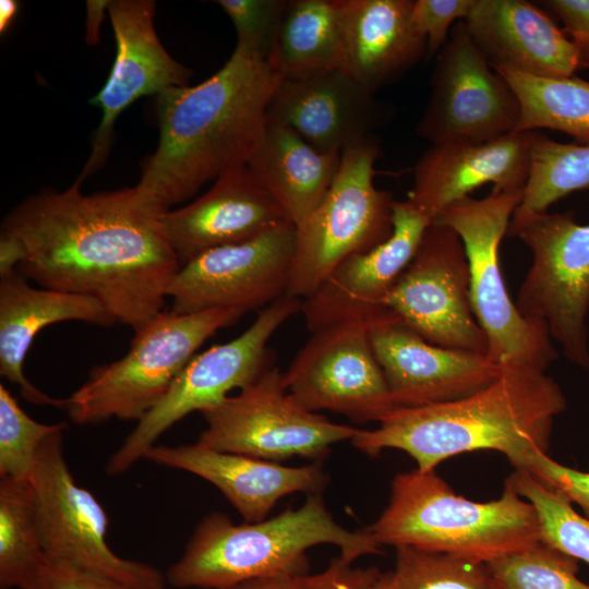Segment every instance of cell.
I'll use <instances>...</instances> for the list:
<instances>
[{"mask_svg": "<svg viewBox=\"0 0 589 589\" xmlns=\"http://www.w3.org/2000/svg\"><path fill=\"white\" fill-rule=\"evenodd\" d=\"M81 183L24 200L1 233L17 243L27 279L95 298L136 333L163 312L180 268L161 229L165 212L136 187L83 194Z\"/></svg>", "mask_w": 589, "mask_h": 589, "instance_id": "6da1fadb", "label": "cell"}, {"mask_svg": "<svg viewBox=\"0 0 589 589\" xmlns=\"http://www.w3.org/2000/svg\"><path fill=\"white\" fill-rule=\"evenodd\" d=\"M280 79L267 60L236 46L204 82L158 94L159 141L135 187L167 212L206 182L245 165L264 132Z\"/></svg>", "mask_w": 589, "mask_h": 589, "instance_id": "7a4b0ae2", "label": "cell"}, {"mask_svg": "<svg viewBox=\"0 0 589 589\" xmlns=\"http://www.w3.org/2000/svg\"><path fill=\"white\" fill-rule=\"evenodd\" d=\"M501 365L484 388L452 401L396 408L376 429H360L351 444L371 457L388 448L402 450L423 472L476 450L500 452L515 469L533 453L548 454L554 418L567 408L562 388L545 371Z\"/></svg>", "mask_w": 589, "mask_h": 589, "instance_id": "3957f363", "label": "cell"}, {"mask_svg": "<svg viewBox=\"0 0 589 589\" xmlns=\"http://www.w3.org/2000/svg\"><path fill=\"white\" fill-rule=\"evenodd\" d=\"M334 544L339 557L381 553L370 531L338 525L318 494L308 495L299 508L257 522L233 524L214 512L196 525L181 557L166 573L173 588L226 589L266 577L305 574V552L317 544Z\"/></svg>", "mask_w": 589, "mask_h": 589, "instance_id": "277c9868", "label": "cell"}, {"mask_svg": "<svg viewBox=\"0 0 589 589\" xmlns=\"http://www.w3.org/2000/svg\"><path fill=\"white\" fill-rule=\"evenodd\" d=\"M374 540L488 564L541 542L531 503L508 479L502 495L474 502L456 494L435 470L398 473L389 502L366 528Z\"/></svg>", "mask_w": 589, "mask_h": 589, "instance_id": "5b68a950", "label": "cell"}, {"mask_svg": "<svg viewBox=\"0 0 589 589\" xmlns=\"http://www.w3.org/2000/svg\"><path fill=\"white\" fill-rule=\"evenodd\" d=\"M241 316L227 309L160 312L134 333L125 356L89 371L86 381L65 398L64 410L81 425L112 418L139 422L165 397L200 346Z\"/></svg>", "mask_w": 589, "mask_h": 589, "instance_id": "8992f818", "label": "cell"}, {"mask_svg": "<svg viewBox=\"0 0 589 589\" xmlns=\"http://www.w3.org/2000/svg\"><path fill=\"white\" fill-rule=\"evenodd\" d=\"M524 191L492 188L482 199L464 197L444 209L434 223L459 236L470 274V299L488 339V358L542 371L557 358L544 325L524 317L510 299L501 271L500 245Z\"/></svg>", "mask_w": 589, "mask_h": 589, "instance_id": "52a82bcc", "label": "cell"}, {"mask_svg": "<svg viewBox=\"0 0 589 589\" xmlns=\"http://www.w3.org/2000/svg\"><path fill=\"white\" fill-rule=\"evenodd\" d=\"M380 155L372 136L341 152L325 197L296 228L287 296L309 298L344 261L374 249L392 235L395 200L374 184Z\"/></svg>", "mask_w": 589, "mask_h": 589, "instance_id": "ba28073f", "label": "cell"}, {"mask_svg": "<svg viewBox=\"0 0 589 589\" xmlns=\"http://www.w3.org/2000/svg\"><path fill=\"white\" fill-rule=\"evenodd\" d=\"M532 254L516 306L544 325L573 364L589 371V224L573 213H533L516 208L507 230Z\"/></svg>", "mask_w": 589, "mask_h": 589, "instance_id": "9c48e42d", "label": "cell"}, {"mask_svg": "<svg viewBox=\"0 0 589 589\" xmlns=\"http://www.w3.org/2000/svg\"><path fill=\"white\" fill-rule=\"evenodd\" d=\"M302 300L285 296L259 312L235 339L195 354L165 397L144 417L109 457L106 472L118 476L145 458L149 448L175 423L194 411L201 413L243 389L267 369V345L277 329L301 311Z\"/></svg>", "mask_w": 589, "mask_h": 589, "instance_id": "30bf717a", "label": "cell"}, {"mask_svg": "<svg viewBox=\"0 0 589 589\" xmlns=\"http://www.w3.org/2000/svg\"><path fill=\"white\" fill-rule=\"evenodd\" d=\"M63 432L49 435L29 478L45 555L135 589H166L156 567L117 555L106 542L108 517L94 494L79 485L63 452Z\"/></svg>", "mask_w": 589, "mask_h": 589, "instance_id": "8fae6325", "label": "cell"}, {"mask_svg": "<svg viewBox=\"0 0 589 589\" xmlns=\"http://www.w3.org/2000/svg\"><path fill=\"white\" fill-rule=\"evenodd\" d=\"M202 416L206 429L199 444L276 462L296 456L320 460L332 445L351 440L360 430L303 408L273 365L239 394L228 396Z\"/></svg>", "mask_w": 589, "mask_h": 589, "instance_id": "7c38bea8", "label": "cell"}, {"mask_svg": "<svg viewBox=\"0 0 589 589\" xmlns=\"http://www.w3.org/2000/svg\"><path fill=\"white\" fill-rule=\"evenodd\" d=\"M519 101L472 40L465 21L435 56L431 91L416 125L432 145L482 143L515 132Z\"/></svg>", "mask_w": 589, "mask_h": 589, "instance_id": "4fadbf2b", "label": "cell"}, {"mask_svg": "<svg viewBox=\"0 0 589 589\" xmlns=\"http://www.w3.org/2000/svg\"><path fill=\"white\" fill-rule=\"evenodd\" d=\"M384 308L435 346L488 357V339L471 305L465 248L445 225L426 229Z\"/></svg>", "mask_w": 589, "mask_h": 589, "instance_id": "5bb4252c", "label": "cell"}, {"mask_svg": "<svg viewBox=\"0 0 589 589\" xmlns=\"http://www.w3.org/2000/svg\"><path fill=\"white\" fill-rule=\"evenodd\" d=\"M370 318L311 333L283 373L288 393L303 408L328 410L356 423L380 422L396 409L372 347Z\"/></svg>", "mask_w": 589, "mask_h": 589, "instance_id": "9a60e30c", "label": "cell"}, {"mask_svg": "<svg viewBox=\"0 0 589 589\" xmlns=\"http://www.w3.org/2000/svg\"><path fill=\"white\" fill-rule=\"evenodd\" d=\"M296 227L283 223L241 243L202 253L180 266L167 290L178 314L213 309L243 315L287 296L296 250Z\"/></svg>", "mask_w": 589, "mask_h": 589, "instance_id": "2e32d148", "label": "cell"}, {"mask_svg": "<svg viewBox=\"0 0 589 589\" xmlns=\"http://www.w3.org/2000/svg\"><path fill=\"white\" fill-rule=\"evenodd\" d=\"M152 0L110 1L108 13L116 39V57L103 88L91 99L101 109L91 155L77 178L83 181L107 160L119 116L139 98L188 85L191 71L175 60L155 31Z\"/></svg>", "mask_w": 589, "mask_h": 589, "instance_id": "e0dca14e", "label": "cell"}, {"mask_svg": "<svg viewBox=\"0 0 589 589\" xmlns=\"http://www.w3.org/2000/svg\"><path fill=\"white\" fill-rule=\"evenodd\" d=\"M370 338L396 408L466 397L492 383L502 369L486 356L426 341L387 309L370 318Z\"/></svg>", "mask_w": 589, "mask_h": 589, "instance_id": "ac0fdd59", "label": "cell"}, {"mask_svg": "<svg viewBox=\"0 0 589 589\" xmlns=\"http://www.w3.org/2000/svg\"><path fill=\"white\" fill-rule=\"evenodd\" d=\"M432 224L433 219L409 199L395 201L389 238L344 261L312 296L302 300L308 329L313 333L335 323L370 318L384 310L387 294Z\"/></svg>", "mask_w": 589, "mask_h": 589, "instance_id": "d6986e66", "label": "cell"}, {"mask_svg": "<svg viewBox=\"0 0 589 589\" xmlns=\"http://www.w3.org/2000/svg\"><path fill=\"white\" fill-rule=\"evenodd\" d=\"M385 117L372 93L340 70L280 79L266 123L286 127L323 153H341L370 136Z\"/></svg>", "mask_w": 589, "mask_h": 589, "instance_id": "ffe728a7", "label": "cell"}, {"mask_svg": "<svg viewBox=\"0 0 589 589\" xmlns=\"http://www.w3.org/2000/svg\"><path fill=\"white\" fill-rule=\"evenodd\" d=\"M288 221L247 165L220 175L192 203L160 216L163 232L180 266L209 250L251 240Z\"/></svg>", "mask_w": 589, "mask_h": 589, "instance_id": "44dd1931", "label": "cell"}, {"mask_svg": "<svg viewBox=\"0 0 589 589\" xmlns=\"http://www.w3.org/2000/svg\"><path fill=\"white\" fill-rule=\"evenodd\" d=\"M155 464L193 473L215 485L247 520H264L286 495L318 494L327 476L316 461L288 467L276 461L225 453L199 444L154 445L145 455Z\"/></svg>", "mask_w": 589, "mask_h": 589, "instance_id": "7402d4cb", "label": "cell"}, {"mask_svg": "<svg viewBox=\"0 0 589 589\" xmlns=\"http://www.w3.org/2000/svg\"><path fill=\"white\" fill-rule=\"evenodd\" d=\"M530 131L482 143L432 145L416 163L409 200L434 220L485 183L524 191L530 170Z\"/></svg>", "mask_w": 589, "mask_h": 589, "instance_id": "603a6c76", "label": "cell"}, {"mask_svg": "<svg viewBox=\"0 0 589 589\" xmlns=\"http://www.w3.org/2000/svg\"><path fill=\"white\" fill-rule=\"evenodd\" d=\"M68 321L103 327L118 323L95 298L36 288L19 269L0 274V374L19 386L28 402L65 409V398L51 397L27 380L24 362L41 329Z\"/></svg>", "mask_w": 589, "mask_h": 589, "instance_id": "cb8c5ba5", "label": "cell"}, {"mask_svg": "<svg viewBox=\"0 0 589 589\" xmlns=\"http://www.w3.org/2000/svg\"><path fill=\"white\" fill-rule=\"evenodd\" d=\"M464 21L493 69L562 77L572 76L581 65L572 40L526 0H477Z\"/></svg>", "mask_w": 589, "mask_h": 589, "instance_id": "d4e9b609", "label": "cell"}, {"mask_svg": "<svg viewBox=\"0 0 589 589\" xmlns=\"http://www.w3.org/2000/svg\"><path fill=\"white\" fill-rule=\"evenodd\" d=\"M344 72L372 93L399 80L426 55L411 23L413 0H336Z\"/></svg>", "mask_w": 589, "mask_h": 589, "instance_id": "484cf974", "label": "cell"}, {"mask_svg": "<svg viewBox=\"0 0 589 589\" xmlns=\"http://www.w3.org/2000/svg\"><path fill=\"white\" fill-rule=\"evenodd\" d=\"M341 153H323L292 130L266 123L245 165L296 228L325 197Z\"/></svg>", "mask_w": 589, "mask_h": 589, "instance_id": "4316f807", "label": "cell"}, {"mask_svg": "<svg viewBox=\"0 0 589 589\" xmlns=\"http://www.w3.org/2000/svg\"><path fill=\"white\" fill-rule=\"evenodd\" d=\"M284 76L340 70L344 47L336 0H290L268 58Z\"/></svg>", "mask_w": 589, "mask_h": 589, "instance_id": "83f0119b", "label": "cell"}, {"mask_svg": "<svg viewBox=\"0 0 589 589\" xmlns=\"http://www.w3.org/2000/svg\"><path fill=\"white\" fill-rule=\"evenodd\" d=\"M510 86L520 117L515 132L551 129L589 144V82L575 76H536L508 68L494 69Z\"/></svg>", "mask_w": 589, "mask_h": 589, "instance_id": "f1b7e54d", "label": "cell"}, {"mask_svg": "<svg viewBox=\"0 0 589 589\" xmlns=\"http://www.w3.org/2000/svg\"><path fill=\"white\" fill-rule=\"evenodd\" d=\"M45 553L29 480L0 479V588H21Z\"/></svg>", "mask_w": 589, "mask_h": 589, "instance_id": "f546056e", "label": "cell"}, {"mask_svg": "<svg viewBox=\"0 0 589 589\" xmlns=\"http://www.w3.org/2000/svg\"><path fill=\"white\" fill-rule=\"evenodd\" d=\"M530 170L517 207L543 213L565 195L589 188V144H566L530 131Z\"/></svg>", "mask_w": 589, "mask_h": 589, "instance_id": "4dcf8cb0", "label": "cell"}, {"mask_svg": "<svg viewBox=\"0 0 589 589\" xmlns=\"http://www.w3.org/2000/svg\"><path fill=\"white\" fill-rule=\"evenodd\" d=\"M507 479L532 504L541 542L589 564V519L574 509L567 496L526 470H515Z\"/></svg>", "mask_w": 589, "mask_h": 589, "instance_id": "1f68e13d", "label": "cell"}, {"mask_svg": "<svg viewBox=\"0 0 589 589\" xmlns=\"http://www.w3.org/2000/svg\"><path fill=\"white\" fill-rule=\"evenodd\" d=\"M395 549L392 589H495L484 563L410 546Z\"/></svg>", "mask_w": 589, "mask_h": 589, "instance_id": "d6a6232c", "label": "cell"}, {"mask_svg": "<svg viewBox=\"0 0 589 589\" xmlns=\"http://www.w3.org/2000/svg\"><path fill=\"white\" fill-rule=\"evenodd\" d=\"M576 558L542 542L488 563L495 589H589Z\"/></svg>", "mask_w": 589, "mask_h": 589, "instance_id": "836d02e7", "label": "cell"}, {"mask_svg": "<svg viewBox=\"0 0 589 589\" xmlns=\"http://www.w3.org/2000/svg\"><path fill=\"white\" fill-rule=\"evenodd\" d=\"M64 422L46 424L32 419L0 384V479L29 480L37 452Z\"/></svg>", "mask_w": 589, "mask_h": 589, "instance_id": "e575fe53", "label": "cell"}, {"mask_svg": "<svg viewBox=\"0 0 589 589\" xmlns=\"http://www.w3.org/2000/svg\"><path fill=\"white\" fill-rule=\"evenodd\" d=\"M231 20L240 46L268 61L274 49L287 0H218Z\"/></svg>", "mask_w": 589, "mask_h": 589, "instance_id": "d590c367", "label": "cell"}, {"mask_svg": "<svg viewBox=\"0 0 589 589\" xmlns=\"http://www.w3.org/2000/svg\"><path fill=\"white\" fill-rule=\"evenodd\" d=\"M477 0H413L411 23L426 40L425 58L435 57L446 44L450 29L464 21Z\"/></svg>", "mask_w": 589, "mask_h": 589, "instance_id": "8d00e7d4", "label": "cell"}, {"mask_svg": "<svg viewBox=\"0 0 589 589\" xmlns=\"http://www.w3.org/2000/svg\"><path fill=\"white\" fill-rule=\"evenodd\" d=\"M20 589H135L47 555Z\"/></svg>", "mask_w": 589, "mask_h": 589, "instance_id": "74e56055", "label": "cell"}, {"mask_svg": "<svg viewBox=\"0 0 589 589\" xmlns=\"http://www.w3.org/2000/svg\"><path fill=\"white\" fill-rule=\"evenodd\" d=\"M515 470L529 471L545 484L560 490L589 519V470L580 471L564 466L541 452L526 457L521 467Z\"/></svg>", "mask_w": 589, "mask_h": 589, "instance_id": "f35d334b", "label": "cell"}, {"mask_svg": "<svg viewBox=\"0 0 589 589\" xmlns=\"http://www.w3.org/2000/svg\"><path fill=\"white\" fill-rule=\"evenodd\" d=\"M339 556L324 570L322 589H392V572L378 568H352Z\"/></svg>", "mask_w": 589, "mask_h": 589, "instance_id": "ab89813d", "label": "cell"}, {"mask_svg": "<svg viewBox=\"0 0 589 589\" xmlns=\"http://www.w3.org/2000/svg\"><path fill=\"white\" fill-rule=\"evenodd\" d=\"M540 3L560 17L578 51L581 65L589 67V0H546Z\"/></svg>", "mask_w": 589, "mask_h": 589, "instance_id": "60d3db41", "label": "cell"}, {"mask_svg": "<svg viewBox=\"0 0 589 589\" xmlns=\"http://www.w3.org/2000/svg\"><path fill=\"white\" fill-rule=\"evenodd\" d=\"M324 572L252 579L226 589H322Z\"/></svg>", "mask_w": 589, "mask_h": 589, "instance_id": "b9f144b4", "label": "cell"}, {"mask_svg": "<svg viewBox=\"0 0 589 589\" xmlns=\"http://www.w3.org/2000/svg\"><path fill=\"white\" fill-rule=\"evenodd\" d=\"M110 1L108 0H88L86 2V36L89 45H95L99 40L100 25L108 11Z\"/></svg>", "mask_w": 589, "mask_h": 589, "instance_id": "7bdbcfd3", "label": "cell"}, {"mask_svg": "<svg viewBox=\"0 0 589 589\" xmlns=\"http://www.w3.org/2000/svg\"><path fill=\"white\" fill-rule=\"evenodd\" d=\"M20 10V2L16 0L0 1V33L8 32Z\"/></svg>", "mask_w": 589, "mask_h": 589, "instance_id": "ee69618b", "label": "cell"}]
</instances>
